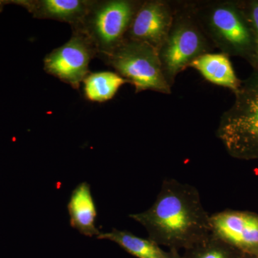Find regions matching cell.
Returning a JSON list of instances; mask_svg holds the SVG:
<instances>
[{
  "label": "cell",
  "instance_id": "7c38bea8",
  "mask_svg": "<svg viewBox=\"0 0 258 258\" xmlns=\"http://www.w3.org/2000/svg\"><path fill=\"white\" fill-rule=\"evenodd\" d=\"M211 83L227 88L235 93L240 88L242 80L236 75L230 57L222 52H210L200 56L190 64Z\"/></svg>",
  "mask_w": 258,
  "mask_h": 258
},
{
  "label": "cell",
  "instance_id": "5b68a950",
  "mask_svg": "<svg viewBox=\"0 0 258 258\" xmlns=\"http://www.w3.org/2000/svg\"><path fill=\"white\" fill-rule=\"evenodd\" d=\"M100 58L133 85L137 93H171L172 88L163 73L158 50L147 43L125 39L111 53Z\"/></svg>",
  "mask_w": 258,
  "mask_h": 258
},
{
  "label": "cell",
  "instance_id": "8fae6325",
  "mask_svg": "<svg viewBox=\"0 0 258 258\" xmlns=\"http://www.w3.org/2000/svg\"><path fill=\"white\" fill-rule=\"evenodd\" d=\"M68 210L73 228L87 237L100 235L96 226V204L87 182L81 183L75 188L68 204Z\"/></svg>",
  "mask_w": 258,
  "mask_h": 258
},
{
  "label": "cell",
  "instance_id": "4fadbf2b",
  "mask_svg": "<svg viewBox=\"0 0 258 258\" xmlns=\"http://www.w3.org/2000/svg\"><path fill=\"white\" fill-rule=\"evenodd\" d=\"M83 83L86 99L98 103L109 101L123 85L129 83L116 73L110 71L90 73Z\"/></svg>",
  "mask_w": 258,
  "mask_h": 258
},
{
  "label": "cell",
  "instance_id": "8992f818",
  "mask_svg": "<svg viewBox=\"0 0 258 258\" xmlns=\"http://www.w3.org/2000/svg\"><path fill=\"white\" fill-rule=\"evenodd\" d=\"M142 0L93 1L83 21L73 29L90 39L98 57L108 55L124 41L136 12Z\"/></svg>",
  "mask_w": 258,
  "mask_h": 258
},
{
  "label": "cell",
  "instance_id": "ac0fdd59",
  "mask_svg": "<svg viewBox=\"0 0 258 258\" xmlns=\"http://www.w3.org/2000/svg\"><path fill=\"white\" fill-rule=\"evenodd\" d=\"M248 258H258V255L255 256V257H248Z\"/></svg>",
  "mask_w": 258,
  "mask_h": 258
},
{
  "label": "cell",
  "instance_id": "2e32d148",
  "mask_svg": "<svg viewBox=\"0 0 258 258\" xmlns=\"http://www.w3.org/2000/svg\"><path fill=\"white\" fill-rule=\"evenodd\" d=\"M253 36L255 53L252 69H258V0H239Z\"/></svg>",
  "mask_w": 258,
  "mask_h": 258
},
{
  "label": "cell",
  "instance_id": "ba28073f",
  "mask_svg": "<svg viewBox=\"0 0 258 258\" xmlns=\"http://www.w3.org/2000/svg\"><path fill=\"white\" fill-rule=\"evenodd\" d=\"M176 10V1L142 0L125 39L144 42L159 50L167 36Z\"/></svg>",
  "mask_w": 258,
  "mask_h": 258
},
{
  "label": "cell",
  "instance_id": "52a82bcc",
  "mask_svg": "<svg viewBox=\"0 0 258 258\" xmlns=\"http://www.w3.org/2000/svg\"><path fill=\"white\" fill-rule=\"evenodd\" d=\"M96 57L98 52L90 39L82 32L74 29L69 41L45 57L44 70L75 89H79L90 74V62Z\"/></svg>",
  "mask_w": 258,
  "mask_h": 258
},
{
  "label": "cell",
  "instance_id": "3957f363",
  "mask_svg": "<svg viewBox=\"0 0 258 258\" xmlns=\"http://www.w3.org/2000/svg\"><path fill=\"white\" fill-rule=\"evenodd\" d=\"M234 94V103L220 117L217 137L231 157L258 160V69Z\"/></svg>",
  "mask_w": 258,
  "mask_h": 258
},
{
  "label": "cell",
  "instance_id": "e0dca14e",
  "mask_svg": "<svg viewBox=\"0 0 258 258\" xmlns=\"http://www.w3.org/2000/svg\"><path fill=\"white\" fill-rule=\"evenodd\" d=\"M163 258H183V257L180 255L179 251L176 249H169L168 252L165 251Z\"/></svg>",
  "mask_w": 258,
  "mask_h": 258
},
{
  "label": "cell",
  "instance_id": "30bf717a",
  "mask_svg": "<svg viewBox=\"0 0 258 258\" xmlns=\"http://www.w3.org/2000/svg\"><path fill=\"white\" fill-rule=\"evenodd\" d=\"M93 0H35L25 3L34 16L77 26L87 15Z\"/></svg>",
  "mask_w": 258,
  "mask_h": 258
},
{
  "label": "cell",
  "instance_id": "7a4b0ae2",
  "mask_svg": "<svg viewBox=\"0 0 258 258\" xmlns=\"http://www.w3.org/2000/svg\"><path fill=\"white\" fill-rule=\"evenodd\" d=\"M197 21L215 49L253 63L255 46L239 0L189 1Z\"/></svg>",
  "mask_w": 258,
  "mask_h": 258
},
{
  "label": "cell",
  "instance_id": "5bb4252c",
  "mask_svg": "<svg viewBox=\"0 0 258 258\" xmlns=\"http://www.w3.org/2000/svg\"><path fill=\"white\" fill-rule=\"evenodd\" d=\"M100 240H108L118 244L127 252L137 258H163V250L150 239H144L126 230L113 229L111 232L100 233Z\"/></svg>",
  "mask_w": 258,
  "mask_h": 258
},
{
  "label": "cell",
  "instance_id": "6da1fadb",
  "mask_svg": "<svg viewBox=\"0 0 258 258\" xmlns=\"http://www.w3.org/2000/svg\"><path fill=\"white\" fill-rule=\"evenodd\" d=\"M130 217L143 226L159 247L186 249L211 235L210 215L196 187L174 179L163 181L150 208Z\"/></svg>",
  "mask_w": 258,
  "mask_h": 258
},
{
  "label": "cell",
  "instance_id": "277c9868",
  "mask_svg": "<svg viewBox=\"0 0 258 258\" xmlns=\"http://www.w3.org/2000/svg\"><path fill=\"white\" fill-rule=\"evenodd\" d=\"M215 47L200 28L189 1H176V10L165 40L158 50L163 73L172 88L176 76Z\"/></svg>",
  "mask_w": 258,
  "mask_h": 258
},
{
  "label": "cell",
  "instance_id": "9a60e30c",
  "mask_svg": "<svg viewBox=\"0 0 258 258\" xmlns=\"http://www.w3.org/2000/svg\"><path fill=\"white\" fill-rule=\"evenodd\" d=\"M183 258H248L215 234L184 250Z\"/></svg>",
  "mask_w": 258,
  "mask_h": 258
},
{
  "label": "cell",
  "instance_id": "9c48e42d",
  "mask_svg": "<svg viewBox=\"0 0 258 258\" xmlns=\"http://www.w3.org/2000/svg\"><path fill=\"white\" fill-rule=\"evenodd\" d=\"M212 233L244 255H258V215L224 210L210 215Z\"/></svg>",
  "mask_w": 258,
  "mask_h": 258
}]
</instances>
